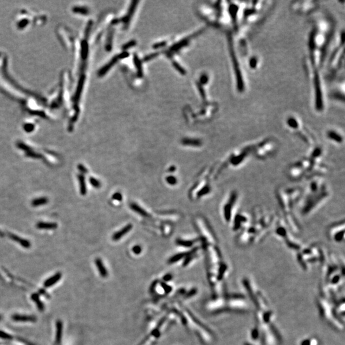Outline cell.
Instances as JSON below:
<instances>
[{
	"instance_id": "cell-16",
	"label": "cell",
	"mask_w": 345,
	"mask_h": 345,
	"mask_svg": "<svg viewBox=\"0 0 345 345\" xmlns=\"http://www.w3.org/2000/svg\"><path fill=\"white\" fill-rule=\"evenodd\" d=\"M130 207L131 208V209L133 211L136 212L138 214H140V216H141L142 217H150V215L148 214V213H147V212H146L145 210H143V208H142L141 207H140V206H139L136 203H131L130 205Z\"/></svg>"
},
{
	"instance_id": "cell-8",
	"label": "cell",
	"mask_w": 345,
	"mask_h": 345,
	"mask_svg": "<svg viewBox=\"0 0 345 345\" xmlns=\"http://www.w3.org/2000/svg\"><path fill=\"white\" fill-rule=\"evenodd\" d=\"M239 200V193L236 191L230 192L223 207V216L226 223H230L234 216L233 212Z\"/></svg>"
},
{
	"instance_id": "cell-12",
	"label": "cell",
	"mask_w": 345,
	"mask_h": 345,
	"mask_svg": "<svg viewBox=\"0 0 345 345\" xmlns=\"http://www.w3.org/2000/svg\"><path fill=\"white\" fill-rule=\"evenodd\" d=\"M8 235H9V237L10 239L14 240V242H16L19 243L22 247H25L26 249H28V248L31 247V244L29 240H27L25 239H22V238L20 237L15 235V234H13V233H8Z\"/></svg>"
},
{
	"instance_id": "cell-4",
	"label": "cell",
	"mask_w": 345,
	"mask_h": 345,
	"mask_svg": "<svg viewBox=\"0 0 345 345\" xmlns=\"http://www.w3.org/2000/svg\"><path fill=\"white\" fill-rule=\"evenodd\" d=\"M328 255L322 245L314 243L308 247L302 248L297 252V259L300 267L307 270L311 265L320 263L323 265Z\"/></svg>"
},
{
	"instance_id": "cell-24",
	"label": "cell",
	"mask_w": 345,
	"mask_h": 345,
	"mask_svg": "<svg viewBox=\"0 0 345 345\" xmlns=\"http://www.w3.org/2000/svg\"><path fill=\"white\" fill-rule=\"evenodd\" d=\"M26 156L27 157H30V158H37V159H39V158H42V155L37 153L36 152H34L32 151L29 152H26Z\"/></svg>"
},
{
	"instance_id": "cell-22",
	"label": "cell",
	"mask_w": 345,
	"mask_h": 345,
	"mask_svg": "<svg viewBox=\"0 0 345 345\" xmlns=\"http://www.w3.org/2000/svg\"><path fill=\"white\" fill-rule=\"evenodd\" d=\"M16 146L18 148H19L20 150H22V151H25L26 152H29L32 151V148H31L30 146L25 144L22 142H17V144H16Z\"/></svg>"
},
{
	"instance_id": "cell-20",
	"label": "cell",
	"mask_w": 345,
	"mask_h": 345,
	"mask_svg": "<svg viewBox=\"0 0 345 345\" xmlns=\"http://www.w3.org/2000/svg\"><path fill=\"white\" fill-rule=\"evenodd\" d=\"M176 243L182 247H191L195 243V241L193 240H184L181 239H178L176 241Z\"/></svg>"
},
{
	"instance_id": "cell-31",
	"label": "cell",
	"mask_w": 345,
	"mask_h": 345,
	"mask_svg": "<svg viewBox=\"0 0 345 345\" xmlns=\"http://www.w3.org/2000/svg\"><path fill=\"white\" fill-rule=\"evenodd\" d=\"M171 277L170 276H166L164 277V279H166V280H168V279H171Z\"/></svg>"
},
{
	"instance_id": "cell-10",
	"label": "cell",
	"mask_w": 345,
	"mask_h": 345,
	"mask_svg": "<svg viewBox=\"0 0 345 345\" xmlns=\"http://www.w3.org/2000/svg\"><path fill=\"white\" fill-rule=\"evenodd\" d=\"M251 223V217L244 212H239L234 215L231 221V229L234 232L239 233L246 228Z\"/></svg>"
},
{
	"instance_id": "cell-7",
	"label": "cell",
	"mask_w": 345,
	"mask_h": 345,
	"mask_svg": "<svg viewBox=\"0 0 345 345\" xmlns=\"http://www.w3.org/2000/svg\"><path fill=\"white\" fill-rule=\"evenodd\" d=\"M253 144L244 146L239 149L236 150L228 156L221 166L223 169L227 167L237 168L243 164L248 158L252 156Z\"/></svg>"
},
{
	"instance_id": "cell-5",
	"label": "cell",
	"mask_w": 345,
	"mask_h": 345,
	"mask_svg": "<svg viewBox=\"0 0 345 345\" xmlns=\"http://www.w3.org/2000/svg\"><path fill=\"white\" fill-rule=\"evenodd\" d=\"M312 162L306 157L289 165L286 170V174L289 180L300 181L304 178H311Z\"/></svg>"
},
{
	"instance_id": "cell-21",
	"label": "cell",
	"mask_w": 345,
	"mask_h": 345,
	"mask_svg": "<svg viewBox=\"0 0 345 345\" xmlns=\"http://www.w3.org/2000/svg\"><path fill=\"white\" fill-rule=\"evenodd\" d=\"M211 192V187L208 184L205 185L204 187L202 188L200 191H198L197 194V196L198 197H200L202 196H204L205 195H207L210 192Z\"/></svg>"
},
{
	"instance_id": "cell-18",
	"label": "cell",
	"mask_w": 345,
	"mask_h": 345,
	"mask_svg": "<svg viewBox=\"0 0 345 345\" xmlns=\"http://www.w3.org/2000/svg\"><path fill=\"white\" fill-rule=\"evenodd\" d=\"M95 263H96V265L97 267V268L99 272L101 274V276L102 277H107L108 276V272H107V270L105 268L104 264H103L102 261L101 259H97L95 260Z\"/></svg>"
},
{
	"instance_id": "cell-30",
	"label": "cell",
	"mask_w": 345,
	"mask_h": 345,
	"mask_svg": "<svg viewBox=\"0 0 345 345\" xmlns=\"http://www.w3.org/2000/svg\"><path fill=\"white\" fill-rule=\"evenodd\" d=\"M175 169H176V168H175V167H174V166H171V167H170L169 168L168 171H169V172H173V171H175Z\"/></svg>"
},
{
	"instance_id": "cell-25",
	"label": "cell",
	"mask_w": 345,
	"mask_h": 345,
	"mask_svg": "<svg viewBox=\"0 0 345 345\" xmlns=\"http://www.w3.org/2000/svg\"><path fill=\"white\" fill-rule=\"evenodd\" d=\"M166 182H167L169 185H174L177 183V179L173 176H169L166 178Z\"/></svg>"
},
{
	"instance_id": "cell-26",
	"label": "cell",
	"mask_w": 345,
	"mask_h": 345,
	"mask_svg": "<svg viewBox=\"0 0 345 345\" xmlns=\"http://www.w3.org/2000/svg\"><path fill=\"white\" fill-rule=\"evenodd\" d=\"M34 128H35V126L33 124H25V125H24V129H25V131L27 132H32L33 130H34Z\"/></svg>"
},
{
	"instance_id": "cell-23",
	"label": "cell",
	"mask_w": 345,
	"mask_h": 345,
	"mask_svg": "<svg viewBox=\"0 0 345 345\" xmlns=\"http://www.w3.org/2000/svg\"><path fill=\"white\" fill-rule=\"evenodd\" d=\"M89 182L93 187L95 188H100L101 187V184L96 178L93 177H90Z\"/></svg>"
},
{
	"instance_id": "cell-14",
	"label": "cell",
	"mask_w": 345,
	"mask_h": 345,
	"mask_svg": "<svg viewBox=\"0 0 345 345\" xmlns=\"http://www.w3.org/2000/svg\"><path fill=\"white\" fill-rule=\"evenodd\" d=\"M36 227L40 229H54L58 228V224L56 223L38 222L36 224Z\"/></svg>"
},
{
	"instance_id": "cell-11",
	"label": "cell",
	"mask_w": 345,
	"mask_h": 345,
	"mask_svg": "<svg viewBox=\"0 0 345 345\" xmlns=\"http://www.w3.org/2000/svg\"><path fill=\"white\" fill-rule=\"evenodd\" d=\"M327 137L331 141L338 144H342L343 142V137L338 132L334 130H329L327 132Z\"/></svg>"
},
{
	"instance_id": "cell-15",
	"label": "cell",
	"mask_w": 345,
	"mask_h": 345,
	"mask_svg": "<svg viewBox=\"0 0 345 345\" xmlns=\"http://www.w3.org/2000/svg\"><path fill=\"white\" fill-rule=\"evenodd\" d=\"M77 178L79 183V187H80V192L81 195L85 196L87 192L85 177L83 174H80L77 176Z\"/></svg>"
},
{
	"instance_id": "cell-13",
	"label": "cell",
	"mask_w": 345,
	"mask_h": 345,
	"mask_svg": "<svg viewBox=\"0 0 345 345\" xmlns=\"http://www.w3.org/2000/svg\"><path fill=\"white\" fill-rule=\"evenodd\" d=\"M132 225L131 224H127L126 226H125L124 228H123L121 230H120V231H118L113 234V237H112L113 240L114 241H118V240H120L121 238H122L125 235H126L127 233H129L130 230L132 229Z\"/></svg>"
},
{
	"instance_id": "cell-2",
	"label": "cell",
	"mask_w": 345,
	"mask_h": 345,
	"mask_svg": "<svg viewBox=\"0 0 345 345\" xmlns=\"http://www.w3.org/2000/svg\"><path fill=\"white\" fill-rule=\"evenodd\" d=\"M303 190L299 187H282L277 190L276 196L283 215V220L293 234L301 231L300 223L295 217L294 209L300 203Z\"/></svg>"
},
{
	"instance_id": "cell-17",
	"label": "cell",
	"mask_w": 345,
	"mask_h": 345,
	"mask_svg": "<svg viewBox=\"0 0 345 345\" xmlns=\"http://www.w3.org/2000/svg\"><path fill=\"white\" fill-rule=\"evenodd\" d=\"M48 201H49L48 198L46 197H37L32 200V201H31V205H32V207H41V206H43L47 204L48 203Z\"/></svg>"
},
{
	"instance_id": "cell-6",
	"label": "cell",
	"mask_w": 345,
	"mask_h": 345,
	"mask_svg": "<svg viewBox=\"0 0 345 345\" xmlns=\"http://www.w3.org/2000/svg\"><path fill=\"white\" fill-rule=\"evenodd\" d=\"M278 150V142L273 137L263 139L256 144H253L252 156L256 159L265 161L273 157Z\"/></svg>"
},
{
	"instance_id": "cell-29",
	"label": "cell",
	"mask_w": 345,
	"mask_h": 345,
	"mask_svg": "<svg viewBox=\"0 0 345 345\" xmlns=\"http://www.w3.org/2000/svg\"><path fill=\"white\" fill-rule=\"evenodd\" d=\"M141 247L140 246V245H135V246L132 248V251L134 254H136V255H139V254H140L141 252Z\"/></svg>"
},
{
	"instance_id": "cell-28",
	"label": "cell",
	"mask_w": 345,
	"mask_h": 345,
	"mask_svg": "<svg viewBox=\"0 0 345 345\" xmlns=\"http://www.w3.org/2000/svg\"><path fill=\"white\" fill-rule=\"evenodd\" d=\"M112 197L114 200H116L118 201H121L122 200V195L120 192H115L113 195Z\"/></svg>"
},
{
	"instance_id": "cell-9",
	"label": "cell",
	"mask_w": 345,
	"mask_h": 345,
	"mask_svg": "<svg viewBox=\"0 0 345 345\" xmlns=\"http://www.w3.org/2000/svg\"><path fill=\"white\" fill-rule=\"evenodd\" d=\"M344 219L334 222L329 226L327 229L328 239L336 243H341L344 240Z\"/></svg>"
},
{
	"instance_id": "cell-19",
	"label": "cell",
	"mask_w": 345,
	"mask_h": 345,
	"mask_svg": "<svg viewBox=\"0 0 345 345\" xmlns=\"http://www.w3.org/2000/svg\"><path fill=\"white\" fill-rule=\"evenodd\" d=\"M182 144L187 146H200L201 145V142L198 140H191V139H184L182 141Z\"/></svg>"
},
{
	"instance_id": "cell-3",
	"label": "cell",
	"mask_w": 345,
	"mask_h": 345,
	"mask_svg": "<svg viewBox=\"0 0 345 345\" xmlns=\"http://www.w3.org/2000/svg\"><path fill=\"white\" fill-rule=\"evenodd\" d=\"M306 189L303 191L300 212L303 216L311 213L323 204L330 197L331 192L328 186L321 176L309 178Z\"/></svg>"
},
{
	"instance_id": "cell-1",
	"label": "cell",
	"mask_w": 345,
	"mask_h": 345,
	"mask_svg": "<svg viewBox=\"0 0 345 345\" xmlns=\"http://www.w3.org/2000/svg\"><path fill=\"white\" fill-rule=\"evenodd\" d=\"M313 23L308 41L307 71L313 86L316 109H323V93L321 81V69L325 60L327 48L333 36L331 19H317Z\"/></svg>"
},
{
	"instance_id": "cell-27",
	"label": "cell",
	"mask_w": 345,
	"mask_h": 345,
	"mask_svg": "<svg viewBox=\"0 0 345 345\" xmlns=\"http://www.w3.org/2000/svg\"><path fill=\"white\" fill-rule=\"evenodd\" d=\"M77 169H78L79 171L82 173V174H87L88 173V170L87 169V168L85 167V166L82 164H79L77 166Z\"/></svg>"
},
{
	"instance_id": "cell-32",
	"label": "cell",
	"mask_w": 345,
	"mask_h": 345,
	"mask_svg": "<svg viewBox=\"0 0 345 345\" xmlns=\"http://www.w3.org/2000/svg\"><path fill=\"white\" fill-rule=\"evenodd\" d=\"M316 345H318V344H316Z\"/></svg>"
}]
</instances>
